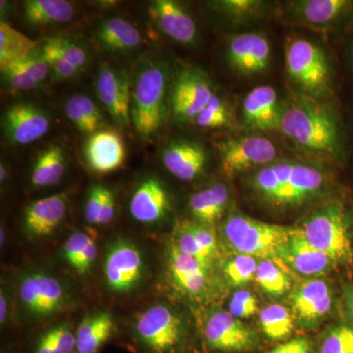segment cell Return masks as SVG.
<instances>
[{"mask_svg":"<svg viewBox=\"0 0 353 353\" xmlns=\"http://www.w3.org/2000/svg\"><path fill=\"white\" fill-rule=\"evenodd\" d=\"M280 131L299 148L338 157L345 152L336 114L309 97H296L283 109Z\"/></svg>","mask_w":353,"mask_h":353,"instance_id":"1","label":"cell"},{"mask_svg":"<svg viewBox=\"0 0 353 353\" xmlns=\"http://www.w3.org/2000/svg\"><path fill=\"white\" fill-rule=\"evenodd\" d=\"M170 79L163 62L146 59L137 67L132 85L131 123L143 139H152L168 119Z\"/></svg>","mask_w":353,"mask_h":353,"instance_id":"2","label":"cell"},{"mask_svg":"<svg viewBox=\"0 0 353 353\" xmlns=\"http://www.w3.org/2000/svg\"><path fill=\"white\" fill-rule=\"evenodd\" d=\"M319 169L296 162H277L263 167L252 178L254 190L275 205H296L307 201L324 187Z\"/></svg>","mask_w":353,"mask_h":353,"instance_id":"3","label":"cell"},{"mask_svg":"<svg viewBox=\"0 0 353 353\" xmlns=\"http://www.w3.org/2000/svg\"><path fill=\"white\" fill-rule=\"evenodd\" d=\"M292 228L269 224L243 214L230 216L223 225V236L239 254L280 261Z\"/></svg>","mask_w":353,"mask_h":353,"instance_id":"4","label":"cell"},{"mask_svg":"<svg viewBox=\"0 0 353 353\" xmlns=\"http://www.w3.org/2000/svg\"><path fill=\"white\" fill-rule=\"evenodd\" d=\"M313 248L328 255L334 263H348L353 259L350 221L340 203H330L315 211L296 228Z\"/></svg>","mask_w":353,"mask_h":353,"instance_id":"5","label":"cell"},{"mask_svg":"<svg viewBox=\"0 0 353 353\" xmlns=\"http://www.w3.org/2000/svg\"><path fill=\"white\" fill-rule=\"evenodd\" d=\"M285 65L290 79L307 94H326L331 88L328 59L322 50L307 39L290 41L285 50Z\"/></svg>","mask_w":353,"mask_h":353,"instance_id":"6","label":"cell"},{"mask_svg":"<svg viewBox=\"0 0 353 353\" xmlns=\"http://www.w3.org/2000/svg\"><path fill=\"white\" fill-rule=\"evenodd\" d=\"M214 94L205 72L196 67L183 68L171 87L170 110L174 122L196 120Z\"/></svg>","mask_w":353,"mask_h":353,"instance_id":"7","label":"cell"},{"mask_svg":"<svg viewBox=\"0 0 353 353\" xmlns=\"http://www.w3.org/2000/svg\"><path fill=\"white\" fill-rule=\"evenodd\" d=\"M18 296L26 310L36 317L63 312L70 304V296L63 284L43 272L25 274L20 280Z\"/></svg>","mask_w":353,"mask_h":353,"instance_id":"8","label":"cell"},{"mask_svg":"<svg viewBox=\"0 0 353 353\" xmlns=\"http://www.w3.org/2000/svg\"><path fill=\"white\" fill-rule=\"evenodd\" d=\"M134 331L139 340L152 352L168 353L181 343L183 326L172 309L155 304L139 316Z\"/></svg>","mask_w":353,"mask_h":353,"instance_id":"9","label":"cell"},{"mask_svg":"<svg viewBox=\"0 0 353 353\" xmlns=\"http://www.w3.org/2000/svg\"><path fill=\"white\" fill-rule=\"evenodd\" d=\"M103 273L106 284L112 292H131L138 287L145 275L143 253L132 241L119 239L109 246Z\"/></svg>","mask_w":353,"mask_h":353,"instance_id":"10","label":"cell"},{"mask_svg":"<svg viewBox=\"0 0 353 353\" xmlns=\"http://www.w3.org/2000/svg\"><path fill=\"white\" fill-rule=\"evenodd\" d=\"M222 170L228 176L238 175L248 169L272 164L278 155L275 145L261 136H248L220 143Z\"/></svg>","mask_w":353,"mask_h":353,"instance_id":"11","label":"cell"},{"mask_svg":"<svg viewBox=\"0 0 353 353\" xmlns=\"http://www.w3.org/2000/svg\"><path fill=\"white\" fill-rule=\"evenodd\" d=\"M95 88L99 101L113 120L119 126H128L131 123L132 87L127 72L102 64Z\"/></svg>","mask_w":353,"mask_h":353,"instance_id":"12","label":"cell"},{"mask_svg":"<svg viewBox=\"0 0 353 353\" xmlns=\"http://www.w3.org/2000/svg\"><path fill=\"white\" fill-rule=\"evenodd\" d=\"M50 118L43 108L30 102L14 104L6 111L2 130L13 145H28L50 131Z\"/></svg>","mask_w":353,"mask_h":353,"instance_id":"13","label":"cell"},{"mask_svg":"<svg viewBox=\"0 0 353 353\" xmlns=\"http://www.w3.org/2000/svg\"><path fill=\"white\" fill-rule=\"evenodd\" d=\"M204 336L209 347L223 352H246L257 345L254 332L227 311L209 318Z\"/></svg>","mask_w":353,"mask_h":353,"instance_id":"14","label":"cell"},{"mask_svg":"<svg viewBox=\"0 0 353 353\" xmlns=\"http://www.w3.org/2000/svg\"><path fill=\"white\" fill-rule=\"evenodd\" d=\"M283 109L275 88L260 85L246 94L243 104V123L254 131H277L280 130Z\"/></svg>","mask_w":353,"mask_h":353,"instance_id":"15","label":"cell"},{"mask_svg":"<svg viewBox=\"0 0 353 353\" xmlns=\"http://www.w3.org/2000/svg\"><path fill=\"white\" fill-rule=\"evenodd\" d=\"M271 48L263 36L245 32L234 37L228 46V60L232 68L243 75L260 73L268 67Z\"/></svg>","mask_w":353,"mask_h":353,"instance_id":"16","label":"cell"},{"mask_svg":"<svg viewBox=\"0 0 353 353\" xmlns=\"http://www.w3.org/2000/svg\"><path fill=\"white\" fill-rule=\"evenodd\" d=\"M85 157L92 171L99 174L111 173L124 164L126 158L124 141L115 130H99L88 138Z\"/></svg>","mask_w":353,"mask_h":353,"instance_id":"17","label":"cell"},{"mask_svg":"<svg viewBox=\"0 0 353 353\" xmlns=\"http://www.w3.org/2000/svg\"><path fill=\"white\" fill-rule=\"evenodd\" d=\"M67 192L32 201L25 209L24 228L32 238L50 236L59 227L68 210Z\"/></svg>","mask_w":353,"mask_h":353,"instance_id":"18","label":"cell"},{"mask_svg":"<svg viewBox=\"0 0 353 353\" xmlns=\"http://www.w3.org/2000/svg\"><path fill=\"white\" fill-rule=\"evenodd\" d=\"M290 303L297 320L301 324L312 326L331 310L333 294L324 281L310 280L290 294Z\"/></svg>","mask_w":353,"mask_h":353,"instance_id":"19","label":"cell"},{"mask_svg":"<svg viewBox=\"0 0 353 353\" xmlns=\"http://www.w3.org/2000/svg\"><path fill=\"white\" fill-rule=\"evenodd\" d=\"M148 14L159 29L176 43L190 44L196 41V21L179 2L157 0L150 3Z\"/></svg>","mask_w":353,"mask_h":353,"instance_id":"20","label":"cell"},{"mask_svg":"<svg viewBox=\"0 0 353 353\" xmlns=\"http://www.w3.org/2000/svg\"><path fill=\"white\" fill-rule=\"evenodd\" d=\"M171 208L170 197L163 183L155 178L145 179L139 183L130 199L132 217L145 224L163 219Z\"/></svg>","mask_w":353,"mask_h":353,"instance_id":"21","label":"cell"},{"mask_svg":"<svg viewBox=\"0 0 353 353\" xmlns=\"http://www.w3.org/2000/svg\"><path fill=\"white\" fill-rule=\"evenodd\" d=\"M162 161L165 168L179 180H194L201 175L208 162L203 146L190 141H176L166 146Z\"/></svg>","mask_w":353,"mask_h":353,"instance_id":"22","label":"cell"},{"mask_svg":"<svg viewBox=\"0 0 353 353\" xmlns=\"http://www.w3.org/2000/svg\"><path fill=\"white\" fill-rule=\"evenodd\" d=\"M281 261L304 276L322 275L336 264L328 255L313 248L296 228H292V233L281 254Z\"/></svg>","mask_w":353,"mask_h":353,"instance_id":"23","label":"cell"},{"mask_svg":"<svg viewBox=\"0 0 353 353\" xmlns=\"http://www.w3.org/2000/svg\"><path fill=\"white\" fill-rule=\"evenodd\" d=\"M95 38L101 48L113 54H125L141 44V34L136 26L121 17L102 20L97 26Z\"/></svg>","mask_w":353,"mask_h":353,"instance_id":"24","label":"cell"},{"mask_svg":"<svg viewBox=\"0 0 353 353\" xmlns=\"http://www.w3.org/2000/svg\"><path fill=\"white\" fill-rule=\"evenodd\" d=\"M169 270L175 284L185 292H201L208 281V266L199 259L181 252L172 245L169 252Z\"/></svg>","mask_w":353,"mask_h":353,"instance_id":"25","label":"cell"},{"mask_svg":"<svg viewBox=\"0 0 353 353\" xmlns=\"http://www.w3.org/2000/svg\"><path fill=\"white\" fill-rule=\"evenodd\" d=\"M294 12L304 22L314 26L334 24L353 12L348 0H303L294 3Z\"/></svg>","mask_w":353,"mask_h":353,"instance_id":"26","label":"cell"},{"mask_svg":"<svg viewBox=\"0 0 353 353\" xmlns=\"http://www.w3.org/2000/svg\"><path fill=\"white\" fill-rule=\"evenodd\" d=\"M114 329L112 316L108 311L88 315L76 331V352L97 353L109 340Z\"/></svg>","mask_w":353,"mask_h":353,"instance_id":"27","label":"cell"},{"mask_svg":"<svg viewBox=\"0 0 353 353\" xmlns=\"http://www.w3.org/2000/svg\"><path fill=\"white\" fill-rule=\"evenodd\" d=\"M66 171V157L63 148L50 145L39 153L32 166V185L36 188H46L57 185L63 178Z\"/></svg>","mask_w":353,"mask_h":353,"instance_id":"28","label":"cell"},{"mask_svg":"<svg viewBox=\"0 0 353 353\" xmlns=\"http://www.w3.org/2000/svg\"><path fill=\"white\" fill-rule=\"evenodd\" d=\"M229 201L226 185L218 183L212 187L199 190L190 199L192 215L203 224H214L224 214Z\"/></svg>","mask_w":353,"mask_h":353,"instance_id":"29","label":"cell"},{"mask_svg":"<svg viewBox=\"0 0 353 353\" xmlns=\"http://www.w3.org/2000/svg\"><path fill=\"white\" fill-rule=\"evenodd\" d=\"M75 8L65 0H28L24 2L26 22L32 26L65 24L73 19Z\"/></svg>","mask_w":353,"mask_h":353,"instance_id":"30","label":"cell"},{"mask_svg":"<svg viewBox=\"0 0 353 353\" xmlns=\"http://www.w3.org/2000/svg\"><path fill=\"white\" fill-rule=\"evenodd\" d=\"M65 112L72 124L83 134H94L103 126L101 110L87 95H72L65 103Z\"/></svg>","mask_w":353,"mask_h":353,"instance_id":"31","label":"cell"},{"mask_svg":"<svg viewBox=\"0 0 353 353\" xmlns=\"http://www.w3.org/2000/svg\"><path fill=\"white\" fill-rule=\"evenodd\" d=\"M38 43L11 27L6 21L0 22V68L19 61L36 50Z\"/></svg>","mask_w":353,"mask_h":353,"instance_id":"32","label":"cell"},{"mask_svg":"<svg viewBox=\"0 0 353 353\" xmlns=\"http://www.w3.org/2000/svg\"><path fill=\"white\" fill-rule=\"evenodd\" d=\"M259 321L265 336L272 341L285 340L294 329V316L279 304L261 309Z\"/></svg>","mask_w":353,"mask_h":353,"instance_id":"33","label":"cell"},{"mask_svg":"<svg viewBox=\"0 0 353 353\" xmlns=\"http://www.w3.org/2000/svg\"><path fill=\"white\" fill-rule=\"evenodd\" d=\"M278 261L261 260L257 267L256 282L267 294L281 296L290 289L289 276L279 266Z\"/></svg>","mask_w":353,"mask_h":353,"instance_id":"34","label":"cell"},{"mask_svg":"<svg viewBox=\"0 0 353 353\" xmlns=\"http://www.w3.org/2000/svg\"><path fill=\"white\" fill-rule=\"evenodd\" d=\"M257 267L259 262L254 257L238 254L225 266V275L232 285L241 287L256 276Z\"/></svg>","mask_w":353,"mask_h":353,"instance_id":"35","label":"cell"},{"mask_svg":"<svg viewBox=\"0 0 353 353\" xmlns=\"http://www.w3.org/2000/svg\"><path fill=\"white\" fill-rule=\"evenodd\" d=\"M229 121L230 112L226 103L215 94L194 122L203 129H219L226 126Z\"/></svg>","mask_w":353,"mask_h":353,"instance_id":"36","label":"cell"},{"mask_svg":"<svg viewBox=\"0 0 353 353\" xmlns=\"http://www.w3.org/2000/svg\"><path fill=\"white\" fill-rule=\"evenodd\" d=\"M320 353H353V328L347 325L334 327L325 336Z\"/></svg>","mask_w":353,"mask_h":353,"instance_id":"37","label":"cell"},{"mask_svg":"<svg viewBox=\"0 0 353 353\" xmlns=\"http://www.w3.org/2000/svg\"><path fill=\"white\" fill-rule=\"evenodd\" d=\"M53 46L69 62L79 70L80 73L85 71L88 63L87 51L80 44L65 37H52L48 39Z\"/></svg>","mask_w":353,"mask_h":353,"instance_id":"38","label":"cell"},{"mask_svg":"<svg viewBox=\"0 0 353 353\" xmlns=\"http://www.w3.org/2000/svg\"><path fill=\"white\" fill-rule=\"evenodd\" d=\"M1 74L4 83L11 92H30L39 85L31 74L18 61L1 69Z\"/></svg>","mask_w":353,"mask_h":353,"instance_id":"39","label":"cell"},{"mask_svg":"<svg viewBox=\"0 0 353 353\" xmlns=\"http://www.w3.org/2000/svg\"><path fill=\"white\" fill-rule=\"evenodd\" d=\"M43 59L48 62L53 74L60 80H69L75 78L80 74L78 69H76L48 41L43 44V48L39 51Z\"/></svg>","mask_w":353,"mask_h":353,"instance_id":"40","label":"cell"},{"mask_svg":"<svg viewBox=\"0 0 353 353\" xmlns=\"http://www.w3.org/2000/svg\"><path fill=\"white\" fill-rule=\"evenodd\" d=\"M94 234V232L77 231L65 241L64 257L74 270L76 271L78 269L85 245Z\"/></svg>","mask_w":353,"mask_h":353,"instance_id":"41","label":"cell"},{"mask_svg":"<svg viewBox=\"0 0 353 353\" xmlns=\"http://www.w3.org/2000/svg\"><path fill=\"white\" fill-rule=\"evenodd\" d=\"M185 254L190 255V256L194 257L199 259L202 263L205 265L209 264L211 261V257L209 256L208 252L201 248L199 241L194 238V234L190 233L185 224L183 225L178 234H176V243H174Z\"/></svg>","mask_w":353,"mask_h":353,"instance_id":"42","label":"cell"},{"mask_svg":"<svg viewBox=\"0 0 353 353\" xmlns=\"http://www.w3.org/2000/svg\"><path fill=\"white\" fill-rule=\"evenodd\" d=\"M259 304L256 299L248 290H239L229 303V312L238 319H246L256 314Z\"/></svg>","mask_w":353,"mask_h":353,"instance_id":"43","label":"cell"},{"mask_svg":"<svg viewBox=\"0 0 353 353\" xmlns=\"http://www.w3.org/2000/svg\"><path fill=\"white\" fill-rule=\"evenodd\" d=\"M223 12L234 18H250L260 12L263 3L254 0H225L218 2Z\"/></svg>","mask_w":353,"mask_h":353,"instance_id":"44","label":"cell"},{"mask_svg":"<svg viewBox=\"0 0 353 353\" xmlns=\"http://www.w3.org/2000/svg\"><path fill=\"white\" fill-rule=\"evenodd\" d=\"M104 189L105 187L103 185H95L88 192L85 205V218L90 225L99 224Z\"/></svg>","mask_w":353,"mask_h":353,"instance_id":"45","label":"cell"},{"mask_svg":"<svg viewBox=\"0 0 353 353\" xmlns=\"http://www.w3.org/2000/svg\"><path fill=\"white\" fill-rule=\"evenodd\" d=\"M190 233L194 234V238L199 241L201 248L208 252L211 259L215 256L216 250H217V243H216V236L214 233L208 229V227L202 225L185 224Z\"/></svg>","mask_w":353,"mask_h":353,"instance_id":"46","label":"cell"},{"mask_svg":"<svg viewBox=\"0 0 353 353\" xmlns=\"http://www.w3.org/2000/svg\"><path fill=\"white\" fill-rule=\"evenodd\" d=\"M116 202L115 196L110 190L105 188L103 192V199H102V206L101 214H99V224L108 225L113 220L115 215Z\"/></svg>","mask_w":353,"mask_h":353,"instance_id":"47","label":"cell"},{"mask_svg":"<svg viewBox=\"0 0 353 353\" xmlns=\"http://www.w3.org/2000/svg\"><path fill=\"white\" fill-rule=\"evenodd\" d=\"M34 353H63L58 345L53 328L48 330L39 338Z\"/></svg>","mask_w":353,"mask_h":353,"instance_id":"48","label":"cell"},{"mask_svg":"<svg viewBox=\"0 0 353 353\" xmlns=\"http://www.w3.org/2000/svg\"><path fill=\"white\" fill-rule=\"evenodd\" d=\"M268 353H310V343L304 338L294 339L284 345H278Z\"/></svg>","mask_w":353,"mask_h":353,"instance_id":"49","label":"cell"},{"mask_svg":"<svg viewBox=\"0 0 353 353\" xmlns=\"http://www.w3.org/2000/svg\"><path fill=\"white\" fill-rule=\"evenodd\" d=\"M343 299L347 315L353 322V284L352 283L343 287Z\"/></svg>","mask_w":353,"mask_h":353,"instance_id":"50","label":"cell"},{"mask_svg":"<svg viewBox=\"0 0 353 353\" xmlns=\"http://www.w3.org/2000/svg\"><path fill=\"white\" fill-rule=\"evenodd\" d=\"M8 315V301H7L6 292L3 288L0 292V324L3 326L7 321Z\"/></svg>","mask_w":353,"mask_h":353,"instance_id":"51","label":"cell"},{"mask_svg":"<svg viewBox=\"0 0 353 353\" xmlns=\"http://www.w3.org/2000/svg\"><path fill=\"white\" fill-rule=\"evenodd\" d=\"M7 178V169L6 165L1 163L0 165V182L3 183Z\"/></svg>","mask_w":353,"mask_h":353,"instance_id":"52","label":"cell"},{"mask_svg":"<svg viewBox=\"0 0 353 353\" xmlns=\"http://www.w3.org/2000/svg\"><path fill=\"white\" fill-rule=\"evenodd\" d=\"M6 230L3 229V226H1V229H0V243H1V246L3 245V243H6Z\"/></svg>","mask_w":353,"mask_h":353,"instance_id":"53","label":"cell"}]
</instances>
